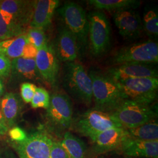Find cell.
I'll list each match as a JSON object with an SVG mask.
<instances>
[{
  "label": "cell",
  "mask_w": 158,
  "mask_h": 158,
  "mask_svg": "<svg viewBox=\"0 0 158 158\" xmlns=\"http://www.w3.org/2000/svg\"><path fill=\"white\" fill-rule=\"evenodd\" d=\"M128 136L127 130L122 127L105 130L91 138L93 152L94 155H99L119 149L123 142Z\"/></svg>",
  "instance_id": "8fae6325"
},
{
  "label": "cell",
  "mask_w": 158,
  "mask_h": 158,
  "mask_svg": "<svg viewBox=\"0 0 158 158\" xmlns=\"http://www.w3.org/2000/svg\"><path fill=\"white\" fill-rule=\"evenodd\" d=\"M49 158H68V155L60 142L53 141V142Z\"/></svg>",
  "instance_id": "f546056e"
},
{
  "label": "cell",
  "mask_w": 158,
  "mask_h": 158,
  "mask_svg": "<svg viewBox=\"0 0 158 158\" xmlns=\"http://www.w3.org/2000/svg\"><path fill=\"white\" fill-rule=\"evenodd\" d=\"M108 76L116 82L139 77H158V70L152 64L127 63L108 70Z\"/></svg>",
  "instance_id": "7c38bea8"
},
{
  "label": "cell",
  "mask_w": 158,
  "mask_h": 158,
  "mask_svg": "<svg viewBox=\"0 0 158 158\" xmlns=\"http://www.w3.org/2000/svg\"></svg>",
  "instance_id": "8d00e7d4"
},
{
  "label": "cell",
  "mask_w": 158,
  "mask_h": 158,
  "mask_svg": "<svg viewBox=\"0 0 158 158\" xmlns=\"http://www.w3.org/2000/svg\"><path fill=\"white\" fill-rule=\"evenodd\" d=\"M37 52L38 49L34 45L28 42L25 47L22 57L27 59H35Z\"/></svg>",
  "instance_id": "d6a6232c"
},
{
  "label": "cell",
  "mask_w": 158,
  "mask_h": 158,
  "mask_svg": "<svg viewBox=\"0 0 158 158\" xmlns=\"http://www.w3.org/2000/svg\"><path fill=\"white\" fill-rule=\"evenodd\" d=\"M126 130L128 136L133 139L150 141L158 140V124L156 119Z\"/></svg>",
  "instance_id": "cb8c5ba5"
},
{
  "label": "cell",
  "mask_w": 158,
  "mask_h": 158,
  "mask_svg": "<svg viewBox=\"0 0 158 158\" xmlns=\"http://www.w3.org/2000/svg\"><path fill=\"white\" fill-rule=\"evenodd\" d=\"M59 5L58 0H39L34 1L31 28L44 29L51 23L55 10Z\"/></svg>",
  "instance_id": "e0dca14e"
},
{
  "label": "cell",
  "mask_w": 158,
  "mask_h": 158,
  "mask_svg": "<svg viewBox=\"0 0 158 158\" xmlns=\"http://www.w3.org/2000/svg\"><path fill=\"white\" fill-rule=\"evenodd\" d=\"M34 1L5 0L0 1V10L10 14L14 21L23 27L31 22L34 9Z\"/></svg>",
  "instance_id": "ac0fdd59"
},
{
  "label": "cell",
  "mask_w": 158,
  "mask_h": 158,
  "mask_svg": "<svg viewBox=\"0 0 158 158\" xmlns=\"http://www.w3.org/2000/svg\"><path fill=\"white\" fill-rule=\"evenodd\" d=\"M4 91V85L1 80H0V97L3 94Z\"/></svg>",
  "instance_id": "e575fe53"
},
{
  "label": "cell",
  "mask_w": 158,
  "mask_h": 158,
  "mask_svg": "<svg viewBox=\"0 0 158 158\" xmlns=\"http://www.w3.org/2000/svg\"><path fill=\"white\" fill-rule=\"evenodd\" d=\"M125 129H131L155 120L157 111L150 105L125 100L111 114Z\"/></svg>",
  "instance_id": "3957f363"
},
{
  "label": "cell",
  "mask_w": 158,
  "mask_h": 158,
  "mask_svg": "<svg viewBox=\"0 0 158 158\" xmlns=\"http://www.w3.org/2000/svg\"><path fill=\"white\" fill-rule=\"evenodd\" d=\"M8 129L9 128L6 125V120L0 108V135H4L6 134L8 131Z\"/></svg>",
  "instance_id": "836d02e7"
},
{
  "label": "cell",
  "mask_w": 158,
  "mask_h": 158,
  "mask_svg": "<svg viewBox=\"0 0 158 158\" xmlns=\"http://www.w3.org/2000/svg\"><path fill=\"white\" fill-rule=\"evenodd\" d=\"M0 158H14L10 155H0Z\"/></svg>",
  "instance_id": "d590c367"
},
{
  "label": "cell",
  "mask_w": 158,
  "mask_h": 158,
  "mask_svg": "<svg viewBox=\"0 0 158 158\" xmlns=\"http://www.w3.org/2000/svg\"><path fill=\"white\" fill-rule=\"evenodd\" d=\"M9 135L12 141L18 143L23 141L27 137L25 131L19 127H14L10 130Z\"/></svg>",
  "instance_id": "1f68e13d"
},
{
  "label": "cell",
  "mask_w": 158,
  "mask_h": 158,
  "mask_svg": "<svg viewBox=\"0 0 158 158\" xmlns=\"http://www.w3.org/2000/svg\"><path fill=\"white\" fill-rule=\"evenodd\" d=\"M143 27L149 36L156 38L158 35V12L153 9H151L145 12L143 18Z\"/></svg>",
  "instance_id": "d4e9b609"
},
{
  "label": "cell",
  "mask_w": 158,
  "mask_h": 158,
  "mask_svg": "<svg viewBox=\"0 0 158 158\" xmlns=\"http://www.w3.org/2000/svg\"><path fill=\"white\" fill-rule=\"evenodd\" d=\"M47 117L59 129H70L73 121V106L70 98L63 94H53L47 109Z\"/></svg>",
  "instance_id": "30bf717a"
},
{
  "label": "cell",
  "mask_w": 158,
  "mask_h": 158,
  "mask_svg": "<svg viewBox=\"0 0 158 158\" xmlns=\"http://www.w3.org/2000/svg\"><path fill=\"white\" fill-rule=\"evenodd\" d=\"M0 108L8 128L15 124L21 110V102L13 93H8L0 102Z\"/></svg>",
  "instance_id": "44dd1931"
},
{
  "label": "cell",
  "mask_w": 158,
  "mask_h": 158,
  "mask_svg": "<svg viewBox=\"0 0 158 158\" xmlns=\"http://www.w3.org/2000/svg\"><path fill=\"white\" fill-rule=\"evenodd\" d=\"M60 143L68 158H85L86 146L85 142L70 132H65Z\"/></svg>",
  "instance_id": "7402d4cb"
},
{
  "label": "cell",
  "mask_w": 158,
  "mask_h": 158,
  "mask_svg": "<svg viewBox=\"0 0 158 158\" xmlns=\"http://www.w3.org/2000/svg\"><path fill=\"white\" fill-rule=\"evenodd\" d=\"M35 85L30 83H24L21 85V95L23 100L27 103L31 102L36 89Z\"/></svg>",
  "instance_id": "f1b7e54d"
},
{
  "label": "cell",
  "mask_w": 158,
  "mask_h": 158,
  "mask_svg": "<svg viewBox=\"0 0 158 158\" xmlns=\"http://www.w3.org/2000/svg\"><path fill=\"white\" fill-rule=\"evenodd\" d=\"M88 3L96 9L117 11L126 9L135 10L140 4L136 0H89Z\"/></svg>",
  "instance_id": "603a6c76"
},
{
  "label": "cell",
  "mask_w": 158,
  "mask_h": 158,
  "mask_svg": "<svg viewBox=\"0 0 158 158\" xmlns=\"http://www.w3.org/2000/svg\"><path fill=\"white\" fill-rule=\"evenodd\" d=\"M125 100L151 105L156 100L158 77H139L117 82Z\"/></svg>",
  "instance_id": "8992f818"
},
{
  "label": "cell",
  "mask_w": 158,
  "mask_h": 158,
  "mask_svg": "<svg viewBox=\"0 0 158 158\" xmlns=\"http://www.w3.org/2000/svg\"><path fill=\"white\" fill-rule=\"evenodd\" d=\"M24 29L21 27L6 23L0 14V40H9L23 34Z\"/></svg>",
  "instance_id": "484cf974"
},
{
  "label": "cell",
  "mask_w": 158,
  "mask_h": 158,
  "mask_svg": "<svg viewBox=\"0 0 158 158\" xmlns=\"http://www.w3.org/2000/svg\"><path fill=\"white\" fill-rule=\"evenodd\" d=\"M113 19L119 33L125 38L138 36L142 29L141 18L134 9H126L114 12Z\"/></svg>",
  "instance_id": "4fadbf2b"
},
{
  "label": "cell",
  "mask_w": 158,
  "mask_h": 158,
  "mask_svg": "<svg viewBox=\"0 0 158 158\" xmlns=\"http://www.w3.org/2000/svg\"><path fill=\"white\" fill-rule=\"evenodd\" d=\"M11 60L0 54V77H6L11 73Z\"/></svg>",
  "instance_id": "4dcf8cb0"
},
{
  "label": "cell",
  "mask_w": 158,
  "mask_h": 158,
  "mask_svg": "<svg viewBox=\"0 0 158 158\" xmlns=\"http://www.w3.org/2000/svg\"><path fill=\"white\" fill-rule=\"evenodd\" d=\"M115 127H122V126L111 114L96 110L94 108L87 110L77 118L73 119L71 126L74 131L90 139L105 130Z\"/></svg>",
  "instance_id": "277c9868"
},
{
  "label": "cell",
  "mask_w": 158,
  "mask_h": 158,
  "mask_svg": "<svg viewBox=\"0 0 158 158\" xmlns=\"http://www.w3.org/2000/svg\"><path fill=\"white\" fill-rule=\"evenodd\" d=\"M50 99L49 94L45 89L37 87L31 102V106L34 108H43L48 109L49 106Z\"/></svg>",
  "instance_id": "83f0119b"
},
{
  "label": "cell",
  "mask_w": 158,
  "mask_h": 158,
  "mask_svg": "<svg viewBox=\"0 0 158 158\" xmlns=\"http://www.w3.org/2000/svg\"><path fill=\"white\" fill-rule=\"evenodd\" d=\"M89 74L92 81L94 108L111 114L125 100L117 83L108 75L95 71H91Z\"/></svg>",
  "instance_id": "6da1fadb"
},
{
  "label": "cell",
  "mask_w": 158,
  "mask_h": 158,
  "mask_svg": "<svg viewBox=\"0 0 158 158\" xmlns=\"http://www.w3.org/2000/svg\"><path fill=\"white\" fill-rule=\"evenodd\" d=\"M11 73L18 77L28 80L36 79L40 74L35 59L23 57L12 60Z\"/></svg>",
  "instance_id": "d6986e66"
},
{
  "label": "cell",
  "mask_w": 158,
  "mask_h": 158,
  "mask_svg": "<svg viewBox=\"0 0 158 158\" xmlns=\"http://www.w3.org/2000/svg\"><path fill=\"white\" fill-rule=\"evenodd\" d=\"M25 35L29 42L38 50L47 45L45 34L42 29L30 28Z\"/></svg>",
  "instance_id": "4316f807"
},
{
  "label": "cell",
  "mask_w": 158,
  "mask_h": 158,
  "mask_svg": "<svg viewBox=\"0 0 158 158\" xmlns=\"http://www.w3.org/2000/svg\"><path fill=\"white\" fill-rule=\"evenodd\" d=\"M40 74L46 81L53 85L59 70V64L55 50L48 45L38 50L35 59Z\"/></svg>",
  "instance_id": "5bb4252c"
},
{
  "label": "cell",
  "mask_w": 158,
  "mask_h": 158,
  "mask_svg": "<svg viewBox=\"0 0 158 158\" xmlns=\"http://www.w3.org/2000/svg\"><path fill=\"white\" fill-rule=\"evenodd\" d=\"M77 40L70 31L63 28L57 36L55 53L58 60L68 63L74 62L80 53Z\"/></svg>",
  "instance_id": "2e32d148"
},
{
  "label": "cell",
  "mask_w": 158,
  "mask_h": 158,
  "mask_svg": "<svg viewBox=\"0 0 158 158\" xmlns=\"http://www.w3.org/2000/svg\"><path fill=\"white\" fill-rule=\"evenodd\" d=\"M53 141L46 133L36 132L23 141L13 142L12 147L19 158H49Z\"/></svg>",
  "instance_id": "9c48e42d"
},
{
  "label": "cell",
  "mask_w": 158,
  "mask_h": 158,
  "mask_svg": "<svg viewBox=\"0 0 158 158\" xmlns=\"http://www.w3.org/2000/svg\"><path fill=\"white\" fill-rule=\"evenodd\" d=\"M119 150L128 158H158V140L143 141L128 136Z\"/></svg>",
  "instance_id": "9a60e30c"
},
{
  "label": "cell",
  "mask_w": 158,
  "mask_h": 158,
  "mask_svg": "<svg viewBox=\"0 0 158 158\" xmlns=\"http://www.w3.org/2000/svg\"><path fill=\"white\" fill-rule=\"evenodd\" d=\"M63 84L64 89L75 100L90 106L93 101L92 81L84 67L76 62L66 63Z\"/></svg>",
  "instance_id": "7a4b0ae2"
},
{
  "label": "cell",
  "mask_w": 158,
  "mask_h": 158,
  "mask_svg": "<svg viewBox=\"0 0 158 158\" xmlns=\"http://www.w3.org/2000/svg\"><path fill=\"white\" fill-rule=\"evenodd\" d=\"M59 12L66 26L76 37L80 49L85 48L88 43L89 21L84 9L73 2L65 3Z\"/></svg>",
  "instance_id": "52a82bcc"
},
{
  "label": "cell",
  "mask_w": 158,
  "mask_h": 158,
  "mask_svg": "<svg viewBox=\"0 0 158 158\" xmlns=\"http://www.w3.org/2000/svg\"><path fill=\"white\" fill-rule=\"evenodd\" d=\"M29 41L25 34L0 41V54L10 60L23 56L25 47Z\"/></svg>",
  "instance_id": "ffe728a7"
},
{
  "label": "cell",
  "mask_w": 158,
  "mask_h": 158,
  "mask_svg": "<svg viewBox=\"0 0 158 158\" xmlns=\"http://www.w3.org/2000/svg\"><path fill=\"white\" fill-rule=\"evenodd\" d=\"M158 62V44L151 40L123 48L112 58V62L115 65L127 63L151 64Z\"/></svg>",
  "instance_id": "ba28073f"
},
{
  "label": "cell",
  "mask_w": 158,
  "mask_h": 158,
  "mask_svg": "<svg viewBox=\"0 0 158 158\" xmlns=\"http://www.w3.org/2000/svg\"><path fill=\"white\" fill-rule=\"evenodd\" d=\"M88 38L91 53L100 56L108 50L111 41V28L106 15L101 11L90 12Z\"/></svg>",
  "instance_id": "5b68a950"
}]
</instances>
